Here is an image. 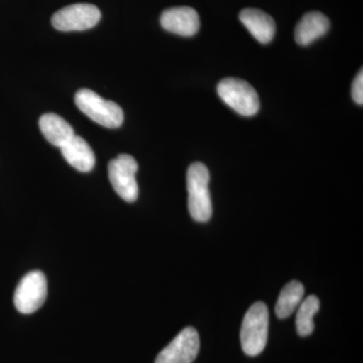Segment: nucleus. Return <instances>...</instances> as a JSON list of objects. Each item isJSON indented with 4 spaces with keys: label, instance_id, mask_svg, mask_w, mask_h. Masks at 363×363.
<instances>
[{
    "label": "nucleus",
    "instance_id": "1",
    "mask_svg": "<svg viewBox=\"0 0 363 363\" xmlns=\"http://www.w3.org/2000/svg\"><path fill=\"white\" fill-rule=\"evenodd\" d=\"M210 174L202 162H194L187 172L188 207L195 221L207 222L212 216Z\"/></svg>",
    "mask_w": 363,
    "mask_h": 363
},
{
    "label": "nucleus",
    "instance_id": "2",
    "mask_svg": "<svg viewBox=\"0 0 363 363\" xmlns=\"http://www.w3.org/2000/svg\"><path fill=\"white\" fill-rule=\"evenodd\" d=\"M269 322V310L264 303H255L248 309L240 330L241 346L248 357H257L266 348Z\"/></svg>",
    "mask_w": 363,
    "mask_h": 363
},
{
    "label": "nucleus",
    "instance_id": "3",
    "mask_svg": "<svg viewBox=\"0 0 363 363\" xmlns=\"http://www.w3.org/2000/svg\"><path fill=\"white\" fill-rule=\"evenodd\" d=\"M75 104L91 121L107 128H117L123 123V109L116 102L105 100L94 91L79 90L75 95Z\"/></svg>",
    "mask_w": 363,
    "mask_h": 363
},
{
    "label": "nucleus",
    "instance_id": "4",
    "mask_svg": "<svg viewBox=\"0 0 363 363\" xmlns=\"http://www.w3.org/2000/svg\"><path fill=\"white\" fill-rule=\"evenodd\" d=\"M219 96L229 107L243 116H253L259 111L257 91L247 81L225 78L217 86Z\"/></svg>",
    "mask_w": 363,
    "mask_h": 363
},
{
    "label": "nucleus",
    "instance_id": "5",
    "mask_svg": "<svg viewBox=\"0 0 363 363\" xmlns=\"http://www.w3.org/2000/svg\"><path fill=\"white\" fill-rule=\"evenodd\" d=\"M47 294L48 284L44 272H28L16 286L14 306L21 314H32L44 305Z\"/></svg>",
    "mask_w": 363,
    "mask_h": 363
},
{
    "label": "nucleus",
    "instance_id": "6",
    "mask_svg": "<svg viewBox=\"0 0 363 363\" xmlns=\"http://www.w3.org/2000/svg\"><path fill=\"white\" fill-rule=\"evenodd\" d=\"M138 169V162L130 155H119L109 162V181L114 191L124 201L133 203L138 199V185L135 179Z\"/></svg>",
    "mask_w": 363,
    "mask_h": 363
},
{
    "label": "nucleus",
    "instance_id": "7",
    "mask_svg": "<svg viewBox=\"0 0 363 363\" xmlns=\"http://www.w3.org/2000/svg\"><path fill=\"white\" fill-rule=\"evenodd\" d=\"M101 20L98 7L89 4H71L52 16V25L61 32L90 30Z\"/></svg>",
    "mask_w": 363,
    "mask_h": 363
},
{
    "label": "nucleus",
    "instance_id": "8",
    "mask_svg": "<svg viewBox=\"0 0 363 363\" xmlns=\"http://www.w3.org/2000/svg\"><path fill=\"white\" fill-rule=\"evenodd\" d=\"M199 350V334L193 327H187L157 354L155 363H193Z\"/></svg>",
    "mask_w": 363,
    "mask_h": 363
},
{
    "label": "nucleus",
    "instance_id": "9",
    "mask_svg": "<svg viewBox=\"0 0 363 363\" xmlns=\"http://www.w3.org/2000/svg\"><path fill=\"white\" fill-rule=\"evenodd\" d=\"M164 30L182 37H193L200 28L199 14L192 7L178 6L166 9L161 16Z\"/></svg>",
    "mask_w": 363,
    "mask_h": 363
},
{
    "label": "nucleus",
    "instance_id": "10",
    "mask_svg": "<svg viewBox=\"0 0 363 363\" xmlns=\"http://www.w3.org/2000/svg\"><path fill=\"white\" fill-rule=\"evenodd\" d=\"M241 23L260 44H269L276 33V23L271 16L257 9H245L240 13Z\"/></svg>",
    "mask_w": 363,
    "mask_h": 363
},
{
    "label": "nucleus",
    "instance_id": "11",
    "mask_svg": "<svg viewBox=\"0 0 363 363\" xmlns=\"http://www.w3.org/2000/svg\"><path fill=\"white\" fill-rule=\"evenodd\" d=\"M330 21L319 11L306 13L295 28V40L300 45H309L328 33Z\"/></svg>",
    "mask_w": 363,
    "mask_h": 363
},
{
    "label": "nucleus",
    "instance_id": "12",
    "mask_svg": "<svg viewBox=\"0 0 363 363\" xmlns=\"http://www.w3.org/2000/svg\"><path fill=\"white\" fill-rule=\"evenodd\" d=\"M61 152L67 162L79 172L88 173L94 168V152L81 136L74 135L72 140L61 147Z\"/></svg>",
    "mask_w": 363,
    "mask_h": 363
},
{
    "label": "nucleus",
    "instance_id": "13",
    "mask_svg": "<svg viewBox=\"0 0 363 363\" xmlns=\"http://www.w3.org/2000/svg\"><path fill=\"white\" fill-rule=\"evenodd\" d=\"M39 124L45 140L60 149L75 135L70 124L55 113L44 114L40 117Z\"/></svg>",
    "mask_w": 363,
    "mask_h": 363
},
{
    "label": "nucleus",
    "instance_id": "14",
    "mask_svg": "<svg viewBox=\"0 0 363 363\" xmlns=\"http://www.w3.org/2000/svg\"><path fill=\"white\" fill-rule=\"evenodd\" d=\"M304 295V286L300 281H292L286 284L279 294L274 309L277 317L279 319H286L290 317L302 303Z\"/></svg>",
    "mask_w": 363,
    "mask_h": 363
},
{
    "label": "nucleus",
    "instance_id": "15",
    "mask_svg": "<svg viewBox=\"0 0 363 363\" xmlns=\"http://www.w3.org/2000/svg\"><path fill=\"white\" fill-rule=\"evenodd\" d=\"M320 310V301L316 296L312 295L302 301L296 317V327L301 337H307L314 331V316Z\"/></svg>",
    "mask_w": 363,
    "mask_h": 363
},
{
    "label": "nucleus",
    "instance_id": "16",
    "mask_svg": "<svg viewBox=\"0 0 363 363\" xmlns=\"http://www.w3.org/2000/svg\"><path fill=\"white\" fill-rule=\"evenodd\" d=\"M352 98L357 104H363V73L360 70L352 84Z\"/></svg>",
    "mask_w": 363,
    "mask_h": 363
}]
</instances>
